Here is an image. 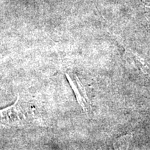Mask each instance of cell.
<instances>
[{
  "label": "cell",
  "instance_id": "6da1fadb",
  "mask_svg": "<svg viewBox=\"0 0 150 150\" xmlns=\"http://www.w3.org/2000/svg\"><path fill=\"white\" fill-rule=\"evenodd\" d=\"M30 117L29 106L20 101L19 95L13 104L0 110V124L6 126H23L29 122Z\"/></svg>",
  "mask_w": 150,
  "mask_h": 150
},
{
  "label": "cell",
  "instance_id": "7a4b0ae2",
  "mask_svg": "<svg viewBox=\"0 0 150 150\" xmlns=\"http://www.w3.org/2000/svg\"><path fill=\"white\" fill-rule=\"evenodd\" d=\"M66 76L73 91H74L75 97H76L79 104L83 108L84 111L87 112V110L91 108V105H90V101L87 96L83 85L81 83L79 79L76 74H74L75 79L71 77L70 74H67V73H66Z\"/></svg>",
  "mask_w": 150,
  "mask_h": 150
},
{
  "label": "cell",
  "instance_id": "3957f363",
  "mask_svg": "<svg viewBox=\"0 0 150 150\" xmlns=\"http://www.w3.org/2000/svg\"><path fill=\"white\" fill-rule=\"evenodd\" d=\"M125 59L128 63H131L134 65L136 68L139 69L144 73H147V63L143 59H142L139 55L131 51L130 49L125 47Z\"/></svg>",
  "mask_w": 150,
  "mask_h": 150
},
{
  "label": "cell",
  "instance_id": "277c9868",
  "mask_svg": "<svg viewBox=\"0 0 150 150\" xmlns=\"http://www.w3.org/2000/svg\"><path fill=\"white\" fill-rule=\"evenodd\" d=\"M131 139V135H126V136L121 137L119 139L116 140V142L114 143V147H115V149H127V148L129 147V142H130Z\"/></svg>",
  "mask_w": 150,
  "mask_h": 150
}]
</instances>
